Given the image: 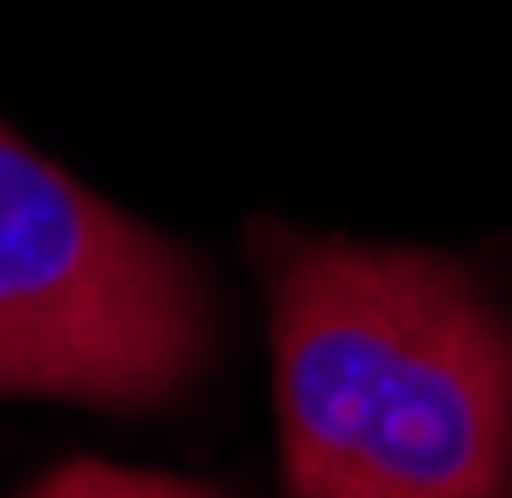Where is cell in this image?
<instances>
[{"label":"cell","instance_id":"1","mask_svg":"<svg viewBox=\"0 0 512 498\" xmlns=\"http://www.w3.org/2000/svg\"><path fill=\"white\" fill-rule=\"evenodd\" d=\"M291 498H512V332L457 263L277 243Z\"/></svg>","mask_w":512,"mask_h":498},{"label":"cell","instance_id":"2","mask_svg":"<svg viewBox=\"0 0 512 498\" xmlns=\"http://www.w3.org/2000/svg\"><path fill=\"white\" fill-rule=\"evenodd\" d=\"M208 360L194 263L0 125V395L167 402Z\"/></svg>","mask_w":512,"mask_h":498},{"label":"cell","instance_id":"3","mask_svg":"<svg viewBox=\"0 0 512 498\" xmlns=\"http://www.w3.org/2000/svg\"><path fill=\"white\" fill-rule=\"evenodd\" d=\"M28 498H215L187 478H167V471H118V464H70L56 478H42Z\"/></svg>","mask_w":512,"mask_h":498}]
</instances>
